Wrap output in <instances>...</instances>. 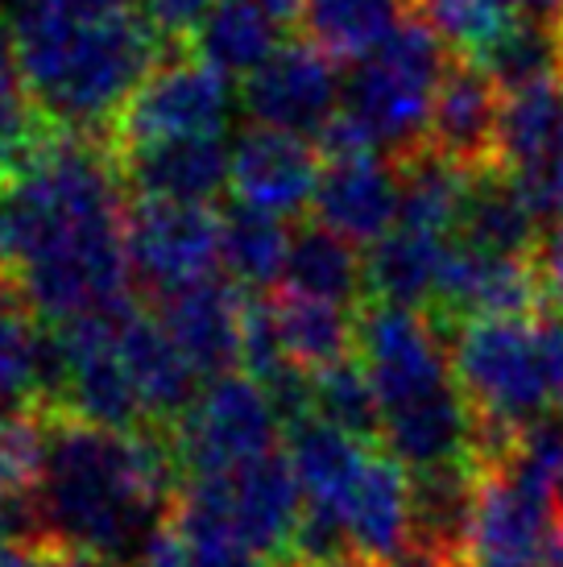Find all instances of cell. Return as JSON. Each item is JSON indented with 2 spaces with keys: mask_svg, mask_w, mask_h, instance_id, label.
<instances>
[{
  "mask_svg": "<svg viewBox=\"0 0 563 567\" xmlns=\"http://www.w3.org/2000/svg\"><path fill=\"white\" fill-rule=\"evenodd\" d=\"M555 526H560L555 488L522 473L505 456L481 468L464 555L477 567H539Z\"/></svg>",
  "mask_w": 563,
  "mask_h": 567,
  "instance_id": "cell-7",
  "label": "cell"
},
{
  "mask_svg": "<svg viewBox=\"0 0 563 567\" xmlns=\"http://www.w3.org/2000/svg\"><path fill=\"white\" fill-rule=\"evenodd\" d=\"M125 249L133 282L150 295L204 282L219 261V216L207 204H174L137 195L125 212Z\"/></svg>",
  "mask_w": 563,
  "mask_h": 567,
  "instance_id": "cell-8",
  "label": "cell"
},
{
  "mask_svg": "<svg viewBox=\"0 0 563 567\" xmlns=\"http://www.w3.org/2000/svg\"><path fill=\"white\" fill-rule=\"evenodd\" d=\"M274 567H373L365 564V559H340V564H311V559H282V564Z\"/></svg>",
  "mask_w": 563,
  "mask_h": 567,
  "instance_id": "cell-41",
  "label": "cell"
},
{
  "mask_svg": "<svg viewBox=\"0 0 563 567\" xmlns=\"http://www.w3.org/2000/svg\"><path fill=\"white\" fill-rule=\"evenodd\" d=\"M452 54L455 50L427 17L410 13L373 54L352 63L340 109L369 128V137L390 162L410 158L427 145L436 92Z\"/></svg>",
  "mask_w": 563,
  "mask_h": 567,
  "instance_id": "cell-4",
  "label": "cell"
},
{
  "mask_svg": "<svg viewBox=\"0 0 563 567\" xmlns=\"http://www.w3.org/2000/svg\"><path fill=\"white\" fill-rule=\"evenodd\" d=\"M278 30V21L262 13L253 0H216L191 47L219 75H253L282 47Z\"/></svg>",
  "mask_w": 563,
  "mask_h": 567,
  "instance_id": "cell-27",
  "label": "cell"
},
{
  "mask_svg": "<svg viewBox=\"0 0 563 567\" xmlns=\"http://www.w3.org/2000/svg\"><path fill=\"white\" fill-rule=\"evenodd\" d=\"M410 13H414V0H307L303 30H307V42L328 50L331 59L357 63L365 54H373Z\"/></svg>",
  "mask_w": 563,
  "mask_h": 567,
  "instance_id": "cell-26",
  "label": "cell"
},
{
  "mask_svg": "<svg viewBox=\"0 0 563 567\" xmlns=\"http://www.w3.org/2000/svg\"><path fill=\"white\" fill-rule=\"evenodd\" d=\"M21 311H33L30 299H25V290L17 282V274H9V269L0 266V319L21 316Z\"/></svg>",
  "mask_w": 563,
  "mask_h": 567,
  "instance_id": "cell-36",
  "label": "cell"
},
{
  "mask_svg": "<svg viewBox=\"0 0 563 567\" xmlns=\"http://www.w3.org/2000/svg\"><path fill=\"white\" fill-rule=\"evenodd\" d=\"M0 543L42 547V518H38L33 488H0Z\"/></svg>",
  "mask_w": 563,
  "mask_h": 567,
  "instance_id": "cell-35",
  "label": "cell"
},
{
  "mask_svg": "<svg viewBox=\"0 0 563 567\" xmlns=\"http://www.w3.org/2000/svg\"><path fill=\"white\" fill-rule=\"evenodd\" d=\"M116 348H121L125 369L133 373V381H137L150 423L174 426L191 406H195V398L204 394V390H199L204 378L195 373V364L187 361V352L174 344V336L162 328V319L150 316L141 302L125 316V323H121Z\"/></svg>",
  "mask_w": 563,
  "mask_h": 567,
  "instance_id": "cell-17",
  "label": "cell"
},
{
  "mask_svg": "<svg viewBox=\"0 0 563 567\" xmlns=\"http://www.w3.org/2000/svg\"><path fill=\"white\" fill-rule=\"evenodd\" d=\"M324 174V154L311 137L253 121L233 142V195L274 216H303Z\"/></svg>",
  "mask_w": 563,
  "mask_h": 567,
  "instance_id": "cell-13",
  "label": "cell"
},
{
  "mask_svg": "<svg viewBox=\"0 0 563 567\" xmlns=\"http://www.w3.org/2000/svg\"><path fill=\"white\" fill-rule=\"evenodd\" d=\"M233 116V92L228 75L207 66L199 54L166 59L157 63L137 92L125 100V109L112 121L109 145L112 154H125L137 145L174 142V137H207L224 133Z\"/></svg>",
  "mask_w": 563,
  "mask_h": 567,
  "instance_id": "cell-6",
  "label": "cell"
},
{
  "mask_svg": "<svg viewBox=\"0 0 563 567\" xmlns=\"http://www.w3.org/2000/svg\"><path fill=\"white\" fill-rule=\"evenodd\" d=\"M307 493L286 452H266L228 473V522L240 551L278 564L290 555Z\"/></svg>",
  "mask_w": 563,
  "mask_h": 567,
  "instance_id": "cell-11",
  "label": "cell"
},
{
  "mask_svg": "<svg viewBox=\"0 0 563 567\" xmlns=\"http://www.w3.org/2000/svg\"><path fill=\"white\" fill-rule=\"evenodd\" d=\"M514 9L522 17H534V21L555 25V21L563 17V0H514Z\"/></svg>",
  "mask_w": 563,
  "mask_h": 567,
  "instance_id": "cell-40",
  "label": "cell"
},
{
  "mask_svg": "<svg viewBox=\"0 0 563 567\" xmlns=\"http://www.w3.org/2000/svg\"><path fill=\"white\" fill-rule=\"evenodd\" d=\"M560 414H563V410H560Z\"/></svg>",
  "mask_w": 563,
  "mask_h": 567,
  "instance_id": "cell-45",
  "label": "cell"
},
{
  "mask_svg": "<svg viewBox=\"0 0 563 567\" xmlns=\"http://www.w3.org/2000/svg\"><path fill=\"white\" fill-rule=\"evenodd\" d=\"M54 4L75 17H116L133 9V0H54Z\"/></svg>",
  "mask_w": 563,
  "mask_h": 567,
  "instance_id": "cell-37",
  "label": "cell"
},
{
  "mask_svg": "<svg viewBox=\"0 0 563 567\" xmlns=\"http://www.w3.org/2000/svg\"><path fill=\"white\" fill-rule=\"evenodd\" d=\"M543 311L547 302L531 257H498L452 237L439 295L431 302L439 328H460L472 319H531Z\"/></svg>",
  "mask_w": 563,
  "mask_h": 567,
  "instance_id": "cell-10",
  "label": "cell"
},
{
  "mask_svg": "<svg viewBox=\"0 0 563 567\" xmlns=\"http://www.w3.org/2000/svg\"><path fill=\"white\" fill-rule=\"evenodd\" d=\"M240 311H245V286L212 274L204 282L157 295L154 316L174 336V344L187 352L195 373L216 381L240 364Z\"/></svg>",
  "mask_w": 563,
  "mask_h": 567,
  "instance_id": "cell-16",
  "label": "cell"
},
{
  "mask_svg": "<svg viewBox=\"0 0 563 567\" xmlns=\"http://www.w3.org/2000/svg\"><path fill=\"white\" fill-rule=\"evenodd\" d=\"M555 502H560V509H563V476H560V488H555Z\"/></svg>",
  "mask_w": 563,
  "mask_h": 567,
  "instance_id": "cell-44",
  "label": "cell"
},
{
  "mask_svg": "<svg viewBox=\"0 0 563 567\" xmlns=\"http://www.w3.org/2000/svg\"><path fill=\"white\" fill-rule=\"evenodd\" d=\"M253 4L266 17H274L278 25H295V21L303 25V4H307V0H253Z\"/></svg>",
  "mask_w": 563,
  "mask_h": 567,
  "instance_id": "cell-39",
  "label": "cell"
},
{
  "mask_svg": "<svg viewBox=\"0 0 563 567\" xmlns=\"http://www.w3.org/2000/svg\"><path fill=\"white\" fill-rule=\"evenodd\" d=\"M240 104L257 125L319 137L345 104V80L328 50L315 42H286L253 75H245Z\"/></svg>",
  "mask_w": 563,
  "mask_h": 567,
  "instance_id": "cell-9",
  "label": "cell"
},
{
  "mask_svg": "<svg viewBox=\"0 0 563 567\" xmlns=\"http://www.w3.org/2000/svg\"><path fill=\"white\" fill-rule=\"evenodd\" d=\"M393 166L402 174V220L398 224L455 237L472 171H460L455 162L436 154L431 145H422V150H414L410 158L393 162Z\"/></svg>",
  "mask_w": 563,
  "mask_h": 567,
  "instance_id": "cell-29",
  "label": "cell"
},
{
  "mask_svg": "<svg viewBox=\"0 0 563 567\" xmlns=\"http://www.w3.org/2000/svg\"><path fill=\"white\" fill-rule=\"evenodd\" d=\"M369 452H373L369 443L352 440L348 431L331 426L319 414L286 426V456H290L298 481H303L307 505H324V509H336V514L345 509Z\"/></svg>",
  "mask_w": 563,
  "mask_h": 567,
  "instance_id": "cell-22",
  "label": "cell"
},
{
  "mask_svg": "<svg viewBox=\"0 0 563 567\" xmlns=\"http://www.w3.org/2000/svg\"><path fill=\"white\" fill-rule=\"evenodd\" d=\"M212 9H216V0H145L150 25H154L166 42H174V47L191 42Z\"/></svg>",
  "mask_w": 563,
  "mask_h": 567,
  "instance_id": "cell-33",
  "label": "cell"
},
{
  "mask_svg": "<svg viewBox=\"0 0 563 567\" xmlns=\"http://www.w3.org/2000/svg\"><path fill=\"white\" fill-rule=\"evenodd\" d=\"M501 109H505V92L489 80L485 66L472 54L455 50L436 92L427 145L448 162H455L460 171L501 166Z\"/></svg>",
  "mask_w": 563,
  "mask_h": 567,
  "instance_id": "cell-12",
  "label": "cell"
},
{
  "mask_svg": "<svg viewBox=\"0 0 563 567\" xmlns=\"http://www.w3.org/2000/svg\"><path fill=\"white\" fill-rule=\"evenodd\" d=\"M448 249H452V237L398 224L377 245H369V257H365L369 299L393 302V307H414V311H431V302L439 295Z\"/></svg>",
  "mask_w": 563,
  "mask_h": 567,
  "instance_id": "cell-20",
  "label": "cell"
},
{
  "mask_svg": "<svg viewBox=\"0 0 563 567\" xmlns=\"http://www.w3.org/2000/svg\"><path fill=\"white\" fill-rule=\"evenodd\" d=\"M352 551L365 564H390L410 547V468L386 447H373L345 502Z\"/></svg>",
  "mask_w": 563,
  "mask_h": 567,
  "instance_id": "cell-18",
  "label": "cell"
},
{
  "mask_svg": "<svg viewBox=\"0 0 563 567\" xmlns=\"http://www.w3.org/2000/svg\"><path fill=\"white\" fill-rule=\"evenodd\" d=\"M539 233H543V216L534 212L514 174L505 166L472 171L455 240H464L472 249L498 252V257H531Z\"/></svg>",
  "mask_w": 563,
  "mask_h": 567,
  "instance_id": "cell-19",
  "label": "cell"
},
{
  "mask_svg": "<svg viewBox=\"0 0 563 567\" xmlns=\"http://www.w3.org/2000/svg\"><path fill=\"white\" fill-rule=\"evenodd\" d=\"M50 121L30 95L21 71H0V178L21 171V162L42 145Z\"/></svg>",
  "mask_w": 563,
  "mask_h": 567,
  "instance_id": "cell-31",
  "label": "cell"
},
{
  "mask_svg": "<svg viewBox=\"0 0 563 567\" xmlns=\"http://www.w3.org/2000/svg\"><path fill=\"white\" fill-rule=\"evenodd\" d=\"M439 567H477V564H472L469 555H455V559H443Z\"/></svg>",
  "mask_w": 563,
  "mask_h": 567,
  "instance_id": "cell-42",
  "label": "cell"
},
{
  "mask_svg": "<svg viewBox=\"0 0 563 567\" xmlns=\"http://www.w3.org/2000/svg\"><path fill=\"white\" fill-rule=\"evenodd\" d=\"M21 80L54 128L104 133L116 112L162 63V33L150 17H75L54 0L9 9Z\"/></svg>",
  "mask_w": 563,
  "mask_h": 567,
  "instance_id": "cell-2",
  "label": "cell"
},
{
  "mask_svg": "<svg viewBox=\"0 0 563 567\" xmlns=\"http://www.w3.org/2000/svg\"><path fill=\"white\" fill-rule=\"evenodd\" d=\"M311 216L352 245H377L402 220V174L386 154L324 158Z\"/></svg>",
  "mask_w": 563,
  "mask_h": 567,
  "instance_id": "cell-14",
  "label": "cell"
},
{
  "mask_svg": "<svg viewBox=\"0 0 563 567\" xmlns=\"http://www.w3.org/2000/svg\"><path fill=\"white\" fill-rule=\"evenodd\" d=\"M112 158L133 199L145 195L174 204H212L219 190H233V145L219 133L137 145Z\"/></svg>",
  "mask_w": 563,
  "mask_h": 567,
  "instance_id": "cell-15",
  "label": "cell"
},
{
  "mask_svg": "<svg viewBox=\"0 0 563 567\" xmlns=\"http://www.w3.org/2000/svg\"><path fill=\"white\" fill-rule=\"evenodd\" d=\"M472 59L485 66V75L501 92H522L534 83L563 80L560 63V33L547 21L514 13L489 42L472 50Z\"/></svg>",
  "mask_w": 563,
  "mask_h": 567,
  "instance_id": "cell-28",
  "label": "cell"
},
{
  "mask_svg": "<svg viewBox=\"0 0 563 567\" xmlns=\"http://www.w3.org/2000/svg\"><path fill=\"white\" fill-rule=\"evenodd\" d=\"M563 154V80L505 92L498 162L518 183H531Z\"/></svg>",
  "mask_w": 563,
  "mask_h": 567,
  "instance_id": "cell-23",
  "label": "cell"
},
{
  "mask_svg": "<svg viewBox=\"0 0 563 567\" xmlns=\"http://www.w3.org/2000/svg\"><path fill=\"white\" fill-rule=\"evenodd\" d=\"M531 266H534L539 286H543L547 311H563V220L543 224L539 245H534V252H531Z\"/></svg>",
  "mask_w": 563,
  "mask_h": 567,
  "instance_id": "cell-34",
  "label": "cell"
},
{
  "mask_svg": "<svg viewBox=\"0 0 563 567\" xmlns=\"http://www.w3.org/2000/svg\"><path fill=\"white\" fill-rule=\"evenodd\" d=\"M278 431L282 419L266 385L249 373H224L216 381H204V394L171 426V440L183 473L219 476L274 452Z\"/></svg>",
  "mask_w": 563,
  "mask_h": 567,
  "instance_id": "cell-5",
  "label": "cell"
},
{
  "mask_svg": "<svg viewBox=\"0 0 563 567\" xmlns=\"http://www.w3.org/2000/svg\"><path fill=\"white\" fill-rule=\"evenodd\" d=\"M311 390L319 419H328L331 426H340L369 447H381V406H377V390L360 357H345L328 369H315Z\"/></svg>",
  "mask_w": 563,
  "mask_h": 567,
  "instance_id": "cell-30",
  "label": "cell"
},
{
  "mask_svg": "<svg viewBox=\"0 0 563 567\" xmlns=\"http://www.w3.org/2000/svg\"><path fill=\"white\" fill-rule=\"evenodd\" d=\"M47 464V410L0 414V488H33Z\"/></svg>",
  "mask_w": 563,
  "mask_h": 567,
  "instance_id": "cell-32",
  "label": "cell"
},
{
  "mask_svg": "<svg viewBox=\"0 0 563 567\" xmlns=\"http://www.w3.org/2000/svg\"><path fill=\"white\" fill-rule=\"evenodd\" d=\"M150 423L112 431L66 410H47V464L33 485L42 547L137 564L171 518L178 493L174 440Z\"/></svg>",
  "mask_w": 563,
  "mask_h": 567,
  "instance_id": "cell-1",
  "label": "cell"
},
{
  "mask_svg": "<svg viewBox=\"0 0 563 567\" xmlns=\"http://www.w3.org/2000/svg\"><path fill=\"white\" fill-rule=\"evenodd\" d=\"M274 311H278L282 348L298 369H328V364L357 357V316L360 307H340L328 299H311L282 286L274 295Z\"/></svg>",
  "mask_w": 563,
  "mask_h": 567,
  "instance_id": "cell-24",
  "label": "cell"
},
{
  "mask_svg": "<svg viewBox=\"0 0 563 567\" xmlns=\"http://www.w3.org/2000/svg\"><path fill=\"white\" fill-rule=\"evenodd\" d=\"M0 567H42V547H33V543H0Z\"/></svg>",
  "mask_w": 563,
  "mask_h": 567,
  "instance_id": "cell-38",
  "label": "cell"
},
{
  "mask_svg": "<svg viewBox=\"0 0 563 567\" xmlns=\"http://www.w3.org/2000/svg\"><path fill=\"white\" fill-rule=\"evenodd\" d=\"M290 252V233L286 216H274L266 207L228 204L219 212V266L245 290H266L282 282Z\"/></svg>",
  "mask_w": 563,
  "mask_h": 567,
  "instance_id": "cell-25",
  "label": "cell"
},
{
  "mask_svg": "<svg viewBox=\"0 0 563 567\" xmlns=\"http://www.w3.org/2000/svg\"><path fill=\"white\" fill-rule=\"evenodd\" d=\"M282 286L298 290V295H311V299L340 302V307H365L369 302V278H365L360 245L340 237L328 224H319L315 216L290 233Z\"/></svg>",
  "mask_w": 563,
  "mask_h": 567,
  "instance_id": "cell-21",
  "label": "cell"
},
{
  "mask_svg": "<svg viewBox=\"0 0 563 567\" xmlns=\"http://www.w3.org/2000/svg\"><path fill=\"white\" fill-rule=\"evenodd\" d=\"M357 357L377 390L390 456L410 473L477 460V414L455 378L448 331L431 311L369 299L357 316Z\"/></svg>",
  "mask_w": 563,
  "mask_h": 567,
  "instance_id": "cell-3",
  "label": "cell"
},
{
  "mask_svg": "<svg viewBox=\"0 0 563 567\" xmlns=\"http://www.w3.org/2000/svg\"><path fill=\"white\" fill-rule=\"evenodd\" d=\"M555 33H560V63H563V17L555 21Z\"/></svg>",
  "mask_w": 563,
  "mask_h": 567,
  "instance_id": "cell-43",
  "label": "cell"
}]
</instances>
